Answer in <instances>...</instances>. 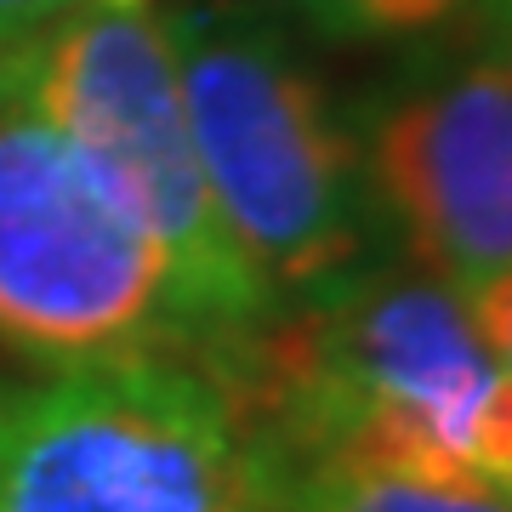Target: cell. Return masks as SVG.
Masks as SVG:
<instances>
[{
  "label": "cell",
  "instance_id": "cell-7",
  "mask_svg": "<svg viewBox=\"0 0 512 512\" xmlns=\"http://www.w3.org/2000/svg\"><path fill=\"white\" fill-rule=\"evenodd\" d=\"M279 512H512L507 495L467 484H427L376 467L302 461L279 467Z\"/></svg>",
  "mask_w": 512,
  "mask_h": 512
},
{
  "label": "cell",
  "instance_id": "cell-10",
  "mask_svg": "<svg viewBox=\"0 0 512 512\" xmlns=\"http://www.w3.org/2000/svg\"><path fill=\"white\" fill-rule=\"evenodd\" d=\"M74 6H86V0H0V40L29 35V29L63 18V12H74Z\"/></svg>",
  "mask_w": 512,
  "mask_h": 512
},
{
  "label": "cell",
  "instance_id": "cell-3",
  "mask_svg": "<svg viewBox=\"0 0 512 512\" xmlns=\"http://www.w3.org/2000/svg\"><path fill=\"white\" fill-rule=\"evenodd\" d=\"M0 92L63 131L120 194L160 262L165 313L188 353L222 359L274 319V296L200 171L154 0H86L0 40Z\"/></svg>",
  "mask_w": 512,
  "mask_h": 512
},
{
  "label": "cell",
  "instance_id": "cell-2",
  "mask_svg": "<svg viewBox=\"0 0 512 512\" xmlns=\"http://www.w3.org/2000/svg\"><path fill=\"white\" fill-rule=\"evenodd\" d=\"M154 12L211 200L274 308L387 256L348 114L291 23L251 0Z\"/></svg>",
  "mask_w": 512,
  "mask_h": 512
},
{
  "label": "cell",
  "instance_id": "cell-5",
  "mask_svg": "<svg viewBox=\"0 0 512 512\" xmlns=\"http://www.w3.org/2000/svg\"><path fill=\"white\" fill-rule=\"evenodd\" d=\"M387 245L467 302L512 274V52L473 23L342 103Z\"/></svg>",
  "mask_w": 512,
  "mask_h": 512
},
{
  "label": "cell",
  "instance_id": "cell-1",
  "mask_svg": "<svg viewBox=\"0 0 512 512\" xmlns=\"http://www.w3.org/2000/svg\"><path fill=\"white\" fill-rule=\"evenodd\" d=\"M205 365L239 393L274 467L342 461L512 501V370L410 256L285 302Z\"/></svg>",
  "mask_w": 512,
  "mask_h": 512
},
{
  "label": "cell",
  "instance_id": "cell-4",
  "mask_svg": "<svg viewBox=\"0 0 512 512\" xmlns=\"http://www.w3.org/2000/svg\"><path fill=\"white\" fill-rule=\"evenodd\" d=\"M0 512H279V467L200 353L0 376Z\"/></svg>",
  "mask_w": 512,
  "mask_h": 512
},
{
  "label": "cell",
  "instance_id": "cell-6",
  "mask_svg": "<svg viewBox=\"0 0 512 512\" xmlns=\"http://www.w3.org/2000/svg\"><path fill=\"white\" fill-rule=\"evenodd\" d=\"M165 279L103 171L0 92V342L35 365L165 348Z\"/></svg>",
  "mask_w": 512,
  "mask_h": 512
},
{
  "label": "cell",
  "instance_id": "cell-9",
  "mask_svg": "<svg viewBox=\"0 0 512 512\" xmlns=\"http://www.w3.org/2000/svg\"><path fill=\"white\" fill-rule=\"evenodd\" d=\"M467 308H473V325L490 342V353L512 370V274L490 279L478 296H467Z\"/></svg>",
  "mask_w": 512,
  "mask_h": 512
},
{
  "label": "cell",
  "instance_id": "cell-8",
  "mask_svg": "<svg viewBox=\"0 0 512 512\" xmlns=\"http://www.w3.org/2000/svg\"><path fill=\"white\" fill-rule=\"evenodd\" d=\"M251 6L330 46H416L478 12V0H251Z\"/></svg>",
  "mask_w": 512,
  "mask_h": 512
},
{
  "label": "cell",
  "instance_id": "cell-11",
  "mask_svg": "<svg viewBox=\"0 0 512 512\" xmlns=\"http://www.w3.org/2000/svg\"><path fill=\"white\" fill-rule=\"evenodd\" d=\"M473 23H478V29H484L490 40H501V46L512 52V0H478Z\"/></svg>",
  "mask_w": 512,
  "mask_h": 512
}]
</instances>
